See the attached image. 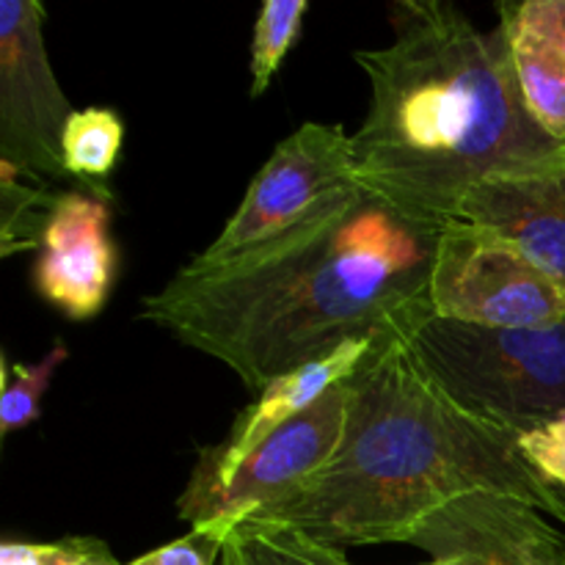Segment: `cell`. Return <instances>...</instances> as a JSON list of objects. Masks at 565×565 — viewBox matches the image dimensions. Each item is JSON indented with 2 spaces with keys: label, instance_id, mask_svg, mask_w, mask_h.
<instances>
[{
  "label": "cell",
  "instance_id": "3957f363",
  "mask_svg": "<svg viewBox=\"0 0 565 565\" xmlns=\"http://www.w3.org/2000/svg\"><path fill=\"white\" fill-rule=\"evenodd\" d=\"M475 491L516 497L565 524V500L524 461L516 430L458 408L425 373L412 337L395 334L348 379L337 456L243 524L296 530L340 550L406 544L423 519Z\"/></svg>",
  "mask_w": 565,
  "mask_h": 565
},
{
  "label": "cell",
  "instance_id": "6da1fadb",
  "mask_svg": "<svg viewBox=\"0 0 565 565\" xmlns=\"http://www.w3.org/2000/svg\"><path fill=\"white\" fill-rule=\"evenodd\" d=\"M436 243V226L353 185L274 241L193 257L143 298L141 318L263 392L345 342L412 337L434 318Z\"/></svg>",
  "mask_w": 565,
  "mask_h": 565
},
{
  "label": "cell",
  "instance_id": "277c9868",
  "mask_svg": "<svg viewBox=\"0 0 565 565\" xmlns=\"http://www.w3.org/2000/svg\"><path fill=\"white\" fill-rule=\"evenodd\" d=\"M412 348L434 384L483 423L524 434L565 414V320L480 329L434 315Z\"/></svg>",
  "mask_w": 565,
  "mask_h": 565
},
{
  "label": "cell",
  "instance_id": "e0dca14e",
  "mask_svg": "<svg viewBox=\"0 0 565 565\" xmlns=\"http://www.w3.org/2000/svg\"><path fill=\"white\" fill-rule=\"evenodd\" d=\"M307 0H268L259 6L252 39V97L268 92L281 61L301 33Z\"/></svg>",
  "mask_w": 565,
  "mask_h": 565
},
{
  "label": "cell",
  "instance_id": "2e32d148",
  "mask_svg": "<svg viewBox=\"0 0 565 565\" xmlns=\"http://www.w3.org/2000/svg\"><path fill=\"white\" fill-rule=\"evenodd\" d=\"M70 359V348L55 342L36 364H11L6 353H0V439H9L14 430L28 428L42 417V397L53 381L55 370Z\"/></svg>",
  "mask_w": 565,
  "mask_h": 565
},
{
  "label": "cell",
  "instance_id": "d6986e66",
  "mask_svg": "<svg viewBox=\"0 0 565 565\" xmlns=\"http://www.w3.org/2000/svg\"><path fill=\"white\" fill-rule=\"evenodd\" d=\"M0 565H125L110 546L92 535H70L58 541H3Z\"/></svg>",
  "mask_w": 565,
  "mask_h": 565
},
{
  "label": "cell",
  "instance_id": "8992f818",
  "mask_svg": "<svg viewBox=\"0 0 565 565\" xmlns=\"http://www.w3.org/2000/svg\"><path fill=\"white\" fill-rule=\"evenodd\" d=\"M348 423V381L281 425L221 475H191L177 513L191 527L230 539L232 530L301 489L337 456Z\"/></svg>",
  "mask_w": 565,
  "mask_h": 565
},
{
  "label": "cell",
  "instance_id": "52a82bcc",
  "mask_svg": "<svg viewBox=\"0 0 565 565\" xmlns=\"http://www.w3.org/2000/svg\"><path fill=\"white\" fill-rule=\"evenodd\" d=\"M356 185L351 136L342 125L307 121L281 138L202 259H226L285 235Z\"/></svg>",
  "mask_w": 565,
  "mask_h": 565
},
{
  "label": "cell",
  "instance_id": "30bf717a",
  "mask_svg": "<svg viewBox=\"0 0 565 565\" xmlns=\"http://www.w3.org/2000/svg\"><path fill=\"white\" fill-rule=\"evenodd\" d=\"M114 276L108 202L88 191L61 193L39 237L33 290L70 320H92L108 303Z\"/></svg>",
  "mask_w": 565,
  "mask_h": 565
},
{
  "label": "cell",
  "instance_id": "7402d4cb",
  "mask_svg": "<svg viewBox=\"0 0 565 565\" xmlns=\"http://www.w3.org/2000/svg\"><path fill=\"white\" fill-rule=\"evenodd\" d=\"M500 9L527 31L539 33L565 55V0H527V3H500Z\"/></svg>",
  "mask_w": 565,
  "mask_h": 565
},
{
  "label": "cell",
  "instance_id": "ba28073f",
  "mask_svg": "<svg viewBox=\"0 0 565 565\" xmlns=\"http://www.w3.org/2000/svg\"><path fill=\"white\" fill-rule=\"evenodd\" d=\"M44 6L0 3V160L33 180L66 177L61 138L75 114L44 42Z\"/></svg>",
  "mask_w": 565,
  "mask_h": 565
},
{
  "label": "cell",
  "instance_id": "5bb4252c",
  "mask_svg": "<svg viewBox=\"0 0 565 565\" xmlns=\"http://www.w3.org/2000/svg\"><path fill=\"white\" fill-rule=\"evenodd\" d=\"M125 125L110 108H83L70 116L61 138L64 171L88 188V193L108 202V177L119 160Z\"/></svg>",
  "mask_w": 565,
  "mask_h": 565
},
{
  "label": "cell",
  "instance_id": "7c38bea8",
  "mask_svg": "<svg viewBox=\"0 0 565 565\" xmlns=\"http://www.w3.org/2000/svg\"><path fill=\"white\" fill-rule=\"evenodd\" d=\"M379 342L381 340L345 342L331 356L303 364V367L292 370V373L281 375L274 384L265 386L257 401L237 414L224 439L199 450L196 467H193L191 475L207 478V475H221L235 467L246 452L263 445L274 430H279L281 425L312 408L337 384L353 379Z\"/></svg>",
  "mask_w": 565,
  "mask_h": 565
},
{
  "label": "cell",
  "instance_id": "ac0fdd59",
  "mask_svg": "<svg viewBox=\"0 0 565 565\" xmlns=\"http://www.w3.org/2000/svg\"><path fill=\"white\" fill-rule=\"evenodd\" d=\"M243 565H353L340 546L320 544L296 530H263L241 524L232 530Z\"/></svg>",
  "mask_w": 565,
  "mask_h": 565
},
{
  "label": "cell",
  "instance_id": "8fae6325",
  "mask_svg": "<svg viewBox=\"0 0 565 565\" xmlns=\"http://www.w3.org/2000/svg\"><path fill=\"white\" fill-rule=\"evenodd\" d=\"M458 218L505 235L565 287V160L480 182Z\"/></svg>",
  "mask_w": 565,
  "mask_h": 565
},
{
  "label": "cell",
  "instance_id": "9a60e30c",
  "mask_svg": "<svg viewBox=\"0 0 565 565\" xmlns=\"http://www.w3.org/2000/svg\"><path fill=\"white\" fill-rule=\"evenodd\" d=\"M55 199L58 196H50L44 182L0 160V254L3 257L25 248H39V237Z\"/></svg>",
  "mask_w": 565,
  "mask_h": 565
},
{
  "label": "cell",
  "instance_id": "cb8c5ba5",
  "mask_svg": "<svg viewBox=\"0 0 565 565\" xmlns=\"http://www.w3.org/2000/svg\"><path fill=\"white\" fill-rule=\"evenodd\" d=\"M423 565H458L456 561H430V563H423Z\"/></svg>",
  "mask_w": 565,
  "mask_h": 565
},
{
  "label": "cell",
  "instance_id": "9c48e42d",
  "mask_svg": "<svg viewBox=\"0 0 565 565\" xmlns=\"http://www.w3.org/2000/svg\"><path fill=\"white\" fill-rule=\"evenodd\" d=\"M406 544L428 552L430 561L458 565H565V535L546 513L494 491H475L439 508Z\"/></svg>",
  "mask_w": 565,
  "mask_h": 565
},
{
  "label": "cell",
  "instance_id": "ffe728a7",
  "mask_svg": "<svg viewBox=\"0 0 565 565\" xmlns=\"http://www.w3.org/2000/svg\"><path fill=\"white\" fill-rule=\"evenodd\" d=\"M519 452L530 469L565 500V414L519 434Z\"/></svg>",
  "mask_w": 565,
  "mask_h": 565
},
{
  "label": "cell",
  "instance_id": "5b68a950",
  "mask_svg": "<svg viewBox=\"0 0 565 565\" xmlns=\"http://www.w3.org/2000/svg\"><path fill=\"white\" fill-rule=\"evenodd\" d=\"M430 307L480 329H539L565 320V287L505 235L458 218L439 230Z\"/></svg>",
  "mask_w": 565,
  "mask_h": 565
},
{
  "label": "cell",
  "instance_id": "44dd1931",
  "mask_svg": "<svg viewBox=\"0 0 565 565\" xmlns=\"http://www.w3.org/2000/svg\"><path fill=\"white\" fill-rule=\"evenodd\" d=\"M224 544L226 535L207 527H191V533L182 539L158 546L125 565H218Z\"/></svg>",
  "mask_w": 565,
  "mask_h": 565
},
{
  "label": "cell",
  "instance_id": "7a4b0ae2",
  "mask_svg": "<svg viewBox=\"0 0 565 565\" xmlns=\"http://www.w3.org/2000/svg\"><path fill=\"white\" fill-rule=\"evenodd\" d=\"M392 31L386 47L353 53L370 81L351 136L362 191L441 230L480 182L565 160V143L524 105L500 22L480 31L447 0H401Z\"/></svg>",
  "mask_w": 565,
  "mask_h": 565
},
{
  "label": "cell",
  "instance_id": "4fadbf2b",
  "mask_svg": "<svg viewBox=\"0 0 565 565\" xmlns=\"http://www.w3.org/2000/svg\"><path fill=\"white\" fill-rule=\"evenodd\" d=\"M500 25L508 33L524 105L552 138L565 143V55L539 33L513 22L502 9Z\"/></svg>",
  "mask_w": 565,
  "mask_h": 565
},
{
  "label": "cell",
  "instance_id": "603a6c76",
  "mask_svg": "<svg viewBox=\"0 0 565 565\" xmlns=\"http://www.w3.org/2000/svg\"><path fill=\"white\" fill-rule=\"evenodd\" d=\"M218 565H243V557H241V550H237V544L232 539H226L224 544V552H221V561Z\"/></svg>",
  "mask_w": 565,
  "mask_h": 565
}]
</instances>
